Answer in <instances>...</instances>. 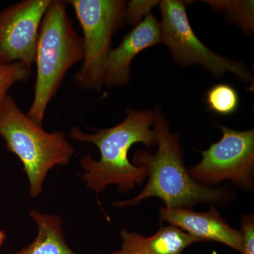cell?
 <instances>
[{
	"instance_id": "3",
	"label": "cell",
	"mask_w": 254,
	"mask_h": 254,
	"mask_svg": "<svg viewBox=\"0 0 254 254\" xmlns=\"http://www.w3.org/2000/svg\"><path fill=\"white\" fill-rule=\"evenodd\" d=\"M67 5L66 1L51 0L38 33L34 98L26 115L41 127L48 105L66 73L84 57L83 38L73 27Z\"/></svg>"
},
{
	"instance_id": "6",
	"label": "cell",
	"mask_w": 254,
	"mask_h": 254,
	"mask_svg": "<svg viewBox=\"0 0 254 254\" xmlns=\"http://www.w3.org/2000/svg\"><path fill=\"white\" fill-rule=\"evenodd\" d=\"M159 4L162 13L161 43L170 48L179 64H199L215 77L231 73L245 83L253 82L245 64L216 54L198 39L189 21L185 1L163 0Z\"/></svg>"
},
{
	"instance_id": "11",
	"label": "cell",
	"mask_w": 254,
	"mask_h": 254,
	"mask_svg": "<svg viewBox=\"0 0 254 254\" xmlns=\"http://www.w3.org/2000/svg\"><path fill=\"white\" fill-rule=\"evenodd\" d=\"M121 237L120 250L110 254H181L190 245L201 242L173 225L160 227L150 237L125 229L121 232Z\"/></svg>"
},
{
	"instance_id": "10",
	"label": "cell",
	"mask_w": 254,
	"mask_h": 254,
	"mask_svg": "<svg viewBox=\"0 0 254 254\" xmlns=\"http://www.w3.org/2000/svg\"><path fill=\"white\" fill-rule=\"evenodd\" d=\"M159 218L160 222H168L201 242H220L242 252V234L225 221L215 206L206 212L194 211L192 208L165 207L160 209Z\"/></svg>"
},
{
	"instance_id": "4",
	"label": "cell",
	"mask_w": 254,
	"mask_h": 254,
	"mask_svg": "<svg viewBox=\"0 0 254 254\" xmlns=\"http://www.w3.org/2000/svg\"><path fill=\"white\" fill-rule=\"evenodd\" d=\"M0 137L6 148L23 164L29 193L36 198L43 192L50 170L69 163L74 153L64 132H47L33 123L8 95L0 105Z\"/></svg>"
},
{
	"instance_id": "7",
	"label": "cell",
	"mask_w": 254,
	"mask_h": 254,
	"mask_svg": "<svg viewBox=\"0 0 254 254\" xmlns=\"http://www.w3.org/2000/svg\"><path fill=\"white\" fill-rule=\"evenodd\" d=\"M221 139L201 152V161L188 168L192 178L205 186L231 181L246 190L254 187V130L240 131L220 127Z\"/></svg>"
},
{
	"instance_id": "18",
	"label": "cell",
	"mask_w": 254,
	"mask_h": 254,
	"mask_svg": "<svg viewBox=\"0 0 254 254\" xmlns=\"http://www.w3.org/2000/svg\"><path fill=\"white\" fill-rule=\"evenodd\" d=\"M5 240H6V234L2 230H0V249L2 247Z\"/></svg>"
},
{
	"instance_id": "5",
	"label": "cell",
	"mask_w": 254,
	"mask_h": 254,
	"mask_svg": "<svg viewBox=\"0 0 254 254\" xmlns=\"http://www.w3.org/2000/svg\"><path fill=\"white\" fill-rule=\"evenodd\" d=\"M83 31L84 57L73 83L81 90L100 92L104 86L105 64L114 33L123 26L127 1L69 0Z\"/></svg>"
},
{
	"instance_id": "8",
	"label": "cell",
	"mask_w": 254,
	"mask_h": 254,
	"mask_svg": "<svg viewBox=\"0 0 254 254\" xmlns=\"http://www.w3.org/2000/svg\"><path fill=\"white\" fill-rule=\"evenodd\" d=\"M50 2L23 0L0 12V64L18 62L32 72L40 26Z\"/></svg>"
},
{
	"instance_id": "1",
	"label": "cell",
	"mask_w": 254,
	"mask_h": 254,
	"mask_svg": "<svg viewBox=\"0 0 254 254\" xmlns=\"http://www.w3.org/2000/svg\"><path fill=\"white\" fill-rule=\"evenodd\" d=\"M123 122L111 128L95 129L93 133L73 127L69 132L71 139L94 144L99 149L100 160L88 153L80 159L83 170L82 180L97 195L111 185H116L120 193L129 191L141 185L148 177L143 167L136 166L128 158L132 145L142 143L148 148L157 145V135L153 125L155 112L127 108Z\"/></svg>"
},
{
	"instance_id": "16",
	"label": "cell",
	"mask_w": 254,
	"mask_h": 254,
	"mask_svg": "<svg viewBox=\"0 0 254 254\" xmlns=\"http://www.w3.org/2000/svg\"><path fill=\"white\" fill-rule=\"evenodd\" d=\"M160 1L155 0H132L127 3L123 20V26L133 24L136 26L150 14L152 8L160 4Z\"/></svg>"
},
{
	"instance_id": "2",
	"label": "cell",
	"mask_w": 254,
	"mask_h": 254,
	"mask_svg": "<svg viewBox=\"0 0 254 254\" xmlns=\"http://www.w3.org/2000/svg\"><path fill=\"white\" fill-rule=\"evenodd\" d=\"M153 127L157 135L158 150L155 154L137 151L133 165L143 167L148 182L143 190L131 200L113 203L116 207L139 204L143 199L157 197L166 208H192L198 203L223 206L234 199L227 188L205 186L195 181L184 163L178 134L172 133L161 110H155Z\"/></svg>"
},
{
	"instance_id": "17",
	"label": "cell",
	"mask_w": 254,
	"mask_h": 254,
	"mask_svg": "<svg viewBox=\"0 0 254 254\" xmlns=\"http://www.w3.org/2000/svg\"><path fill=\"white\" fill-rule=\"evenodd\" d=\"M242 254H254V219L253 215H244L241 219Z\"/></svg>"
},
{
	"instance_id": "9",
	"label": "cell",
	"mask_w": 254,
	"mask_h": 254,
	"mask_svg": "<svg viewBox=\"0 0 254 254\" xmlns=\"http://www.w3.org/2000/svg\"><path fill=\"white\" fill-rule=\"evenodd\" d=\"M160 43V24L150 13L124 37L118 48L110 50L105 64L104 86L113 88L128 84L132 60L143 50Z\"/></svg>"
},
{
	"instance_id": "14",
	"label": "cell",
	"mask_w": 254,
	"mask_h": 254,
	"mask_svg": "<svg viewBox=\"0 0 254 254\" xmlns=\"http://www.w3.org/2000/svg\"><path fill=\"white\" fill-rule=\"evenodd\" d=\"M205 102L211 111L228 116L236 112L240 105V97L230 85L219 83L207 91Z\"/></svg>"
},
{
	"instance_id": "12",
	"label": "cell",
	"mask_w": 254,
	"mask_h": 254,
	"mask_svg": "<svg viewBox=\"0 0 254 254\" xmlns=\"http://www.w3.org/2000/svg\"><path fill=\"white\" fill-rule=\"evenodd\" d=\"M30 216L38 227V235L31 244L15 254H78L66 245L63 220L60 216L37 210H31Z\"/></svg>"
},
{
	"instance_id": "13",
	"label": "cell",
	"mask_w": 254,
	"mask_h": 254,
	"mask_svg": "<svg viewBox=\"0 0 254 254\" xmlns=\"http://www.w3.org/2000/svg\"><path fill=\"white\" fill-rule=\"evenodd\" d=\"M217 11H225L246 34L254 31V1H204Z\"/></svg>"
},
{
	"instance_id": "15",
	"label": "cell",
	"mask_w": 254,
	"mask_h": 254,
	"mask_svg": "<svg viewBox=\"0 0 254 254\" xmlns=\"http://www.w3.org/2000/svg\"><path fill=\"white\" fill-rule=\"evenodd\" d=\"M32 72L21 63L0 64V105L7 96L11 86L18 82L27 81Z\"/></svg>"
}]
</instances>
